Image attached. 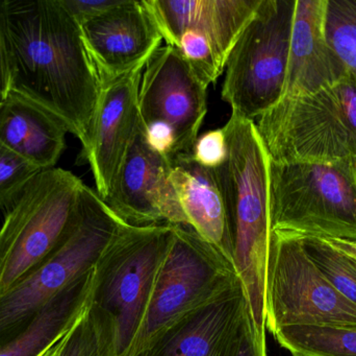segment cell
Instances as JSON below:
<instances>
[{
    "label": "cell",
    "instance_id": "cell-22",
    "mask_svg": "<svg viewBox=\"0 0 356 356\" xmlns=\"http://www.w3.org/2000/svg\"><path fill=\"white\" fill-rule=\"evenodd\" d=\"M301 238L309 257L326 279L343 297L356 305V273L346 255L330 246L323 238Z\"/></svg>",
    "mask_w": 356,
    "mask_h": 356
},
{
    "label": "cell",
    "instance_id": "cell-17",
    "mask_svg": "<svg viewBox=\"0 0 356 356\" xmlns=\"http://www.w3.org/2000/svg\"><path fill=\"white\" fill-rule=\"evenodd\" d=\"M326 8L327 0H295L284 96L318 91L349 71L326 37Z\"/></svg>",
    "mask_w": 356,
    "mask_h": 356
},
{
    "label": "cell",
    "instance_id": "cell-14",
    "mask_svg": "<svg viewBox=\"0 0 356 356\" xmlns=\"http://www.w3.org/2000/svg\"><path fill=\"white\" fill-rule=\"evenodd\" d=\"M248 309L238 281L169 324L137 356H232Z\"/></svg>",
    "mask_w": 356,
    "mask_h": 356
},
{
    "label": "cell",
    "instance_id": "cell-21",
    "mask_svg": "<svg viewBox=\"0 0 356 356\" xmlns=\"http://www.w3.org/2000/svg\"><path fill=\"white\" fill-rule=\"evenodd\" d=\"M273 336L293 356H356V325L284 328Z\"/></svg>",
    "mask_w": 356,
    "mask_h": 356
},
{
    "label": "cell",
    "instance_id": "cell-25",
    "mask_svg": "<svg viewBox=\"0 0 356 356\" xmlns=\"http://www.w3.org/2000/svg\"><path fill=\"white\" fill-rule=\"evenodd\" d=\"M42 169L0 144V209H10Z\"/></svg>",
    "mask_w": 356,
    "mask_h": 356
},
{
    "label": "cell",
    "instance_id": "cell-20",
    "mask_svg": "<svg viewBox=\"0 0 356 356\" xmlns=\"http://www.w3.org/2000/svg\"><path fill=\"white\" fill-rule=\"evenodd\" d=\"M93 270L56 295L24 332L0 347V356H42L62 341L87 309Z\"/></svg>",
    "mask_w": 356,
    "mask_h": 356
},
{
    "label": "cell",
    "instance_id": "cell-26",
    "mask_svg": "<svg viewBox=\"0 0 356 356\" xmlns=\"http://www.w3.org/2000/svg\"><path fill=\"white\" fill-rule=\"evenodd\" d=\"M58 356H112L87 309L63 339Z\"/></svg>",
    "mask_w": 356,
    "mask_h": 356
},
{
    "label": "cell",
    "instance_id": "cell-27",
    "mask_svg": "<svg viewBox=\"0 0 356 356\" xmlns=\"http://www.w3.org/2000/svg\"><path fill=\"white\" fill-rule=\"evenodd\" d=\"M191 156L197 164L207 169L221 167L227 160V141L223 127L205 132L197 137Z\"/></svg>",
    "mask_w": 356,
    "mask_h": 356
},
{
    "label": "cell",
    "instance_id": "cell-32",
    "mask_svg": "<svg viewBox=\"0 0 356 356\" xmlns=\"http://www.w3.org/2000/svg\"><path fill=\"white\" fill-rule=\"evenodd\" d=\"M323 240L343 254L356 261V242H348V240H327V238H323Z\"/></svg>",
    "mask_w": 356,
    "mask_h": 356
},
{
    "label": "cell",
    "instance_id": "cell-11",
    "mask_svg": "<svg viewBox=\"0 0 356 356\" xmlns=\"http://www.w3.org/2000/svg\"><path fill=\"white\" fill-rule=\"evenodd\" d=\"M207 89L177 48L160 46L142 73L140 123H165L175 133V155L191 153L207 115Z\"/></svg>",
    "mask_w": 356,
    "mask_h": 356
},
{
    "label": "cell",
    "instance_id": "cell-34",
    "mask_svg": "<svg viewBox=\"0 0 356 356\" xmlns=\"http://www.w3.org/2000/svg\"><path fill=\"white\" fill-rule=\"evenodd\" d=\"M347 258H348L349 263H350L351 267H353V269L355 270L356 273V261L355 259L350 258V257L347 256Z\"/></svg>",
    "mask_w": 356,
    "mask_h": 356
},
{
    "label": "cell",
    "instance_id": "cell-7",
    "mask_svg": "<svg viewBox=\"0 0 356 356\" xmlns=\"http://www.w3.org/2000/svg\"><path fill=\"white\" fill-rule=\"evenodd\" d=\"M83 184L71 171L44 169L8 209L0 229V295L58 248Z\"/></svg>",
    "mask_w": 356,
    "mask_h": 356
},
{
    "label": "cell",
    "instance_id": "cell-31",
    "mask_svg": "<svg viewBox=\"0 0 356 356\" xmlns=\"http://www.w3.org/2000/svg\"><path fill=\"white\" fill-rule=\"evenodd\" d=\"M10 90V69L6 41L3 1H0V102H3Z\"/></svg>",
    "mask_w": 356,
    "mask_h": 356
},
{
    "label": "cell",
    "instance_id": "cell-29",
    "mask_svg": "<svg viewBox=\"0 0 356 356\" xmlns=\"http://www.w3.org/2000/svg\"><path fill=\"white\" fill-rule=\"evenodd\" d=\"M148 146L162 156L171 158L175 155V135L172 129L162 123L142 125Z\"/></svg>",
    "mask_w": 356,
    "mask_h": 356
},
{
    "label": "cell",
    "instance_id": "cell-5",
    "mask_svg": "<svg viewBox=\"0 0 356 356\" xmlns=\"http://www.w3.org/2000/svg\"><path fill=\"white\" fill-rule=\"evenodd\" d=\"M123 224L97 192L83 184L72 221L58 248L0 295V347L24 332L60 291L94 269Z\"/></svg>",
    "mask_w": 356,
    "mask_h": 356
},
{
    "label": "cell",
    "instance_id": "cell-9",
    "mask_svg": "<svg viewBox=\"0 0 356 356\" xmlns=\"http://www.w3.org/2000/svg\"><path fill=\"white\" fill-rule=\"evenodd\" d=\"M356 325V305L312 261L302 238L272 232L266 286V330Z\"/></svg>",
    "mask_w": 356,
    "mask_h": 356
},
{
    "label": "cell",
    "instance_id": "cell-30",
    "mask_svg": "<svg viewBox=\"0 0 356 356\" xmlns=\"http://www.w3.org/2000/svg\"><path fill=\"white\" fill-rule=\"evenodd\" d=\"M121 1L122 0H60V4L79 24L118 6Z\"/></svg>",
    "mask_w": 356,
    "mask_h": 356
},
{
    "label": "cell",
    "instance_id": "cell-24",
    "mask_svg": "<svg viewBox=\"0 0 356 356\" xmlns=\"http://www.w3.org/2000/svg\"><path fill=\"white\" fill-rule=\"evenodd\" d=\"M170 46L177 48L193 72L205 87L215 83L223 73L224 70L216 59L211 43L201 33L193 29H186Z\"/></svg>",
    "mask_w": 356,
    "mask_h": 356
},
{
    "label": "cell",
    "instance_id": "cell-6",
    "mask_svg": "<svg viewBox=\"0 0 356 356\" xmlns=\"http://www.w3.org/2000/svg\"><path fill=\"white\" fill-rule=\"evenodd\" d=\"M272 232L356 242V158L270 160Z\"/></svg>",
    "mask_w": 356,
    "mask_h": 356
},
{
    "label": "cell",
    "instance_id": "cell-16",
    "mask_svg": "<svg viewBox=\"0 0 356 356\" xmlns=\"http://www.w3.org/2000/svg\"><path fill=\"white\" fill-rule=\"evenodd\" d=\"M261 0H144L167 45L193 29L204 36L222 69Z\"/></svg>",
    "mask_w": 356,
    "mask_h": 356
},
{
    "label": "cell",
    "instance_id": "cell-23",
    "mask_svg": "<svg viewBox=\"0 0 356 356\" xmlns=\"http://www.w3.org/2000/svg\"><path fill=\"white\" fill-rule=\"evenodd\" d=\"M325 31L334 52L356 75V0H327Z\"/></svg>",
    "mask_w": 356,
    "mask_h": 356
},
{
    "label": "cell",
    "instance_id": "cell-13",
    "mask_svg": "<svg viewBox=\"0 0 356 356\" xmlns=\"http://www.w3.org/2000/svg\"><path fill=\"white\" fill-rule=\"evenodd\" d=\"M81 27L102 88L145 65L164 41L144 0H122Z\"/></svg>",
    "mask_w": 356,
    "mask_h": 356
},
{
    "label": "cell",
    "instance_id": "cell-8",
    "mask_svg": "<svg viewBox=\"0 0 356 356\" xmlns=\"http://www.w3.org/2000/svg\"><path fill=\"white\" fill-rule=\"evenodd\" d=\"M295 0H261L226 62L222 100L232 113L259 118L284 96Z\"/></svg>",
    "mask_w": 356,
    "mask_h": 356
},
{
    "label": "cell",
    "instance_id": "cell-28",
    "mask_svg": "<svg viewBox=\"0 0 356 356\" xmlns=\"http://www.w3.org/2000/svg\"><path fill=\"white\" fill-rule=\"evenodd\" d=\"M232 356H269L266 332H261L255 325L250 309L247 311Z\"/></svg>",
    "mask_w": 356,
    "mask_h": 356
},
{
    "label": "cell",
    "instance_id": "cell-33",
    "mask_svg": "<svg viewBox=\"0 0 356 356\" xmlns=\"http://www.w3.org/2000/svg\"><path fill=\"white\" fill-rule=\"evenodd\" d=\"M62 341L58 343V344L54 345V347L49 349V350L46 351L42 356H58V348H60V344Z\"/></svg>",
    "mask_w": 356,
    "mask_h": 356
},
{
    "label": "cell",
    "instance_id": "cell-12",
    "mask_svg": "<svg viewBox=\"0 0 356 356\" xmlns=\"http://www.w3.org/2000/svg\"><path fill=\"white\" fill-rule=\"evenodd\" d=\"M170 173V160L148 146L139 121L133 141L104 202L129 226L168 224L188 227Z\"/></svg>",
    "mask_w": 356,
    "mask_h": 356
},
{
    "label": "cell",
    "instance_id": "cell-18",
    "mask_svg": "<svg viewBox=\"0 0 356 356\" xmlns=\"http://www.w3.org/2000/svg\"><path fill=\"white\" fill-rule=\"evenodd\" d=\"M170 179L188 226L234 263L227 206L219 169H207L191 153L169 158Z\"/></svg>",
    "mask_w": 356,
    "mask_h": 356
},
{
    "label": "cell",
    "instance_id": "cell-19",
    "mask_svg": "<svg viewBox=\"0 0 356 356\" xmlns=\"http://www.w3.org/2000/svg\"><path fill=\"white\" fill-rule=\"evenodd\" d=\"M68 132L58 115L15 90L0 104V144L42 171L54 169Z\"/></svg>",
    "mask_w": 356,
    "mask_h": 356
},
{
    "label": "cell",
    "instance_id": "cell-4",
    "mask_svg": "<svg viewBox=\"0 0 356 356\" xmlns=\"http://www.w3.org/2000/svg\"><path fill=\"white\" fill-rule=\"evenodd\" d=\"M255 125L273 162L355 159L356 75L349 70L318 91L284 96Z\"/></svg>",
    "mask_w": 356,
    "mask_h": 356
},
{
    "label": "cell",
    "instance_id": "cell-15",
    "mask_svg": "<svg viewBox=\"0 0 356 356\" xmlns=\"http://www.w3.org/2000/svg\"><path fill=\"white\" fill-rule=\"evenodd\" d=\"M144 66H138L102 88L89 144L81 150V159L89 163L96 192L104 201L110 194L139 125V89Z\"/></svg>",
    "mask_w": 356,
    "mask_h": 356
},
{
    "label": "cell",
    "instance_id": "cell-3",
    "mask_svg": "<svg viewBox=\"0 0 356 356\" xmlns=\"http://www.w3.org/2000/svg\"><path fill=\"white\" fill-rule=\"evenodd\" d=\"M175 226L123 224L93 270L87 311L112 356H131Z\"/></svg>",
    "mask_w": 356,
    "mask_h": 356
},
{
    "label": "cell",
    "instance_id": "cell-10",
    "mask_svg": "<svg viewBox=\"0 0 356 356\" xmlns=\"http://www.w3.org/2000/svg\"><path fill=\"white\" fill-rule=\"evenodd\" d=\"M241 281L234 263L192 228L175 226L143 327L134 349L137 356L169 324Z\"/></svg>",
    "mask_w": 356,
    "mask_h": 356
},
{
    "label": "cell",
    "instance_id": "cell-1",
    "mask_svg": "<svg viewBox=\"0 0 356 356\" xmlns=\"http://www.w3.org/2000/svg\"><path fill=\"white\" fill-rule=\"evenodd\" d=\"M10 90L43 105L89 144L102 83L81 24L60 0H4Z\"/></svg>",
    "mask_w": 356,
    "mask_h": 356
},
{
    "label": "cell",
    "instance_id": "cell-35",
    "mask_svg": "<svg viewBox=\"0 0 356 356\" xmlns=\"http://www.w3.org/2000/svg\"><path fill=\"white\" fill-rule=\"evenodd\" d=\"M0 104H1V102H0Z\"/></svg>",
    "mask_w": 356,
    "mask_h": 356
},
{
    "label": "cell",
    "instance_id": "cell-2",
    "mask_svg": "<svg viewBox=\"0 0 356 356\" xmlns=\"http://www.w3.org/2000/svg\"><path fill=\"white\" fill-rule=\"evenodd\" d=\"M223 129L227 160L218 169L227 206L234 267L255 325L266 332V286L272 238L269 155L254 121L232 113Z\"/></svg>",
    "mask_w": 356,
    "mask_h": 356
}]
</instances>
